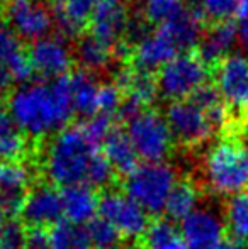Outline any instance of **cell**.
Wrapping results in <instances>:
<instances>
[{"label": "cell", "mask_w": 248, "mask_h": 249, "mask_svg": "<svg viewBox=\"0 0 248 249\" xmlns=\"http://www.w3.org/2000/svg\"><path fill=\"white\" fill-rule=\"evenodd\" d=\"M9 112L27 136L43 138L66 127L73 115L70 75L50 83H27L12 93Z\"/></svg>", "instance_id": "6da1fadb"}, {"label": "cell", "mask_w": 248, "mask_h": 249, "mask_svg": "<svg viewBox=\"0 0 248 249\" xmlns=\"http://www.w3.org/2000/svg\"><path fill=\"white\" fill-rule=\"evenodd\" d=\"M99 148L90 141L80 125L65 127L55 136L46 153L44 171L53 187L87 183V175Z\"/></svg>", "instance_id": "7a4b0ae2"}, {"label": "cell", "mask_w": 248, "mask_h": 249, "mask_svg": "<svg viewBox=\"0 0 248 249\" xmlns=\"http://www.w3.org/2000/svg\"><path fill=\"white\" fill-rule=\"evenodd\" d=\"M202 192L208 188L216 195L243 194L248 187V149L233 138L211 146L202 163Z\"/></svg>", "instance_id": "3957f363"}, {"label": "cell", "mask_w": 248, "mask_h": 249, "mask_svg": "<svg viewBox=\"0 0 248 249\" xmlns=\"http://www.w3.org/2000/svg\"><path fill=\"white\" fill-rule=\"evenodd\" d=\"M177 171L167 163H139L129 177L121 181V188L128 197L146 210L150 217L158 219L165 212V205L173 185Z\"/></svg>", "instance_id": "277c9868"}, {"label": "cell", "mask_w": 248, "mask_h": 249, "mask_svg": "<svg viewBox=\"0 0 248 249\" xmlns=\"http://www.w3.org/2000/svg\"><path fill=\"white\" fill-rule=\"evenodd\" d=\"M126 132L143 163H163L172 154L173 136L165 115L146 108L126 122Z\"/></svg>", "instance_id": "5b68a950"}, {"label": "cell", "mask_w": 248, "mask_h": 249, "mask_svg": "<svg viewBox=\"0 0 248 249\" xmlns=\"http://www.w3.org/2000/svg\"><path fill=\"white\" fill-rule=\"evenodd\" d=\"M208 65L192 53H180L158 70V93L170 102L187 100L208 83Z\"/></svg>", "instance_id": "8992f818"}, {"label": "cell", "mask_w": 248, "mask_h": 249, "mask_svg": "<svg viewBox=\"0 0 248 249\" xmlns=\"http://www.w3.org/2000/svg\"><path fill=\"white\" fill-rule=\"evenodd\" d=\"M165 121L173 141L186 148L202 146L216 132L204 108L191 99L170 102L165 110Z\"/></svg>", "instance_id": "52a82bcc"}, {"label": "cell", "mask_w": 248, "mask_h": 249, "mask_svg": "<svg viewBox=\"0 0 248 249\" xmlns=\"http://www.w3.org/2000/svg\"><path fill=\"white\" fill-rule=\"evenodd\" d=\"M99 213L119 231L124 239L134 243L141 239L153 220L141 205L116 188L100 192Z\"/></svg>", "instance_id": "ba28073f"}, {"label": "cell", "mask_w": 248, "mask_h": 249, "mask_svg": "<svg viewBox=\"0 0 248 249\" xmlns=\"http://www.w3.org/2000/svg\"><path fill=\"white\" fill-rule=\"evenodd\" d=\"M7 26L27 41H39L53 26V14L41 0H9L5 5Z\"/></svg>", "instance_id": "9c48e42d"}, {"label": "cell", "mask_w": 248, "mask_h": 249, "mask_svg": "<svg viewBox=\"0 0 248 249\" xmlns=\"http://www.w3.org/2000/svg\"><path fill=\"white\" fill-rule=\"evenodd\" d=\"M216 89L229 110L248 108V58L229 54L216 70Z\"/></svg>", "instance_id": "30bf717a"}, {"label": "cell", "mask_w": 248, "mask_h": 249, "mask_svg": "<svg viewBox=\"0 0 248 249\" xmlns=\"http://www.w3.org/2000/svg\"><path fill=\"white\" fill-rule=\"evenodd\" d=\"M22 222L29 227H53L65 220L61 192L53 185H38L27 192L26 202L20 210Z\"/></svg>", "instance_id": "8fae6325"}, {"label": "cell", "mask_w": 248, "mask_h": 249, "mask_svg": "<svg viewBox=\"0 0 248 249\" xmlns=\"http://www.w3.org/2000/svg\"><path fill=\"white\" fill-rule=\"evenodd\" d=\"M27 54H29L34 73L50 80L68 75L73 61L72 51L65 43V37L57 36H46L39 41H34Z\"/></svg>", "instance_id": "7c38bea8"}, {"label": "cell", "mask_w": 248, "mask_h": 249, "mask_svg": "<svg viewBox=\"0 0 248 249\" xmlns=\"http://www.w3.org/2000/svg\"><path fill=\"white\" fill-rule=\"evenodd\" d=\"M89 24L90 36L116 50L117 44L129 33L131 19L121 0H100Z\"/></svg>", "instance_id": "4fadbf2b"}, {"label": "cell", "mask_w": 248, "mask_h": 249, "mask_svg": "<svg viewBox=\"0 0 248 249\" xmlns=\"http://www.w3.org/2000/svg\"><path fill=\"white\" fill-rule=\"evenodd\" d=\"M189 249H212L226 237L225 220L209 209H195L180 222Z\"/></svg>", "instance_id": "5bb4252c"}, {"label": "cell", "mask_w": 248, "mask_h": 249, "mask_svg": "<svg viewBox=\"0 0 248 249\" xmlns=\"http://www.w3.org/2000/svg\"><path fill=\"white\" fill-rule=\"evenodd\" d=\"M177 54H180V51L177 50L175 43L160 26L153 33L145 34L136 43V48L133 51L136 68H141L150 73L153 70H160L162 66H165Z\"/></svg>", "instance_id": "9a60e30c"}, {"label": "cell", "mask_w": 248, "mask_h": 249, "mask_svg": "<svg viewBox=\"0 0 248 249\" xmlns=\"http://www.w3.org/2000/svg\"><path fill=\"white\" fill-rule=\"evenodd\" d=\"M238 43V26L231 20L214 22L202 36L197 56L208 66H218Z\"/></svg>", "instance_id": "2e32d148"}, {"label": "cell", "mask_w": 248, "mask_h": 249, "mask_svg": "<svg viewBox=\"0 0 248 249\" xmlns=\"http://www.w3.org/2000/svg\"><path fill=\"white\" fill-rule=\"evenodd\" d=\"M204 16L199 12V9H186L184 7L177 16L163 22L160 27L175 43L177 50L180 53H189V50H194L199 46L202 36H204Z\"/></svg>", "instance_id": "e0dca14e"}, {"label": "cell", "mask_w": 248, "mask_h": 249, "mask_svg": "<svg viewBox=\"0 0 248 249\" xmlns=\"http://www.w3.org/2000/svg\"><path fill=\"white\" fill-rule=\"evenodd\" d=\"M61 200L65 220L82 226L95 219V213L99 212L100 192L87 183L72 185L61 190Z\"/></svg>", "instance_id": "ac0fdd59"}, {"label": "cell", "mask_w": 248, "mask_h": 249, "mask_svg": "<svg viewBox=\"0 0 248 249\" xmlns=\"http://www.w3.org/2000/svg\"><path fill=\"white\" fill-rule=\"evenodd\" d=\"M102 153L107 158L111 164H113L114 171L123 181L126 177L133 173L138 166V153H136L134 146H133L131 139H129L128 132L123 127H114L102 142Z\"/></svg>", "instance_id": "d6986e66"}, {"label": "cell", "mask_w": 248, "mask_h": 249, "mask_svg": "<svg viewBox=\"0 0 248 249\" xmlns=\"http://www.w3.org/2000/svg\"><path fill=\"white\" fill-rule=\"evenodd\" d=\"M100 0H60L55 10V22L63 36H78L90 22Z\"/></svg>", "instance_id": "ffe728a7"}, {"label": "cell", "mask_w": 248, "mask_h": 249, "mask_svg": "<svg viewBox=\"0 0 248 249\" xmlns=\"http://www.w3.org/2000/svg\"><path fill=\"white\" fill-rule=\"evenodd\" d=\"M72 83V107L73 114L87 119L99 114V90L100 85L85 70L70 73Z\"/></svg>", "instance_id": "44dd1931"}, {"label": "cell", "mask_w": 248, "mask_h": 249, "mask_svg": "<svg viewBox=\"0 0 248 249\" xmlns=\"http://www.w3.org/2000/svg\"><path fill=\"white\" fill-rule=\"evenodd\" d=\"M204 195L202 188L192 177H182L173 185L165 205V215L172 222H182L197 207L199 200Z\"/></svg>", "instance_id": "7402d4cb"}, {"label": "cell", "mask_w": 248, "mask_h": 249, "mask_svg": "<svg viewBox=\"0 0 248 249\" xmlns=\"http://www.w3.org/2000/svg\"><path fill=\"white\" fill-rule=\"evenodd\" d=\"M136 249H189L184 236L169 219H153L143 237L134 243Z\"/></svg>", "instance_id": "603a6c76"}, {"label": "cell", "mask_w": 248, "mask_h": 249, "mask_svg": "<svg viewBox=\"0 0 248 249\" xmlns=\"http://www.w3.org/2000/svg\"><path fill=\"white\" fill-rule=\"evenodd\" d=\"M223 212L226 236L248 246V194L228 197Z\"/></svg>", "instance_id": "cb8c5ba5"}, {"label": "cell", "mask_w": 248, "mask_h": 249, "mask_svg": "<svg viewBox=\"0 0 248 249\" xmlns=\"http://www.w3.org/2000/svg\"><path fill=\"white\" fill-rule=\"evenodd\" d=\"M26 151V134L19 129L9 108L0 107V160L17 161Z\"/></svg>", "instance_id": "d4e9b609"}, {"label": "cell", "mask_w": 248, "mask_h": 249, "mask_svg": "<svg viewBox=\"0 0 248 249\" xmlns=\"http://www.w3.org/2000/svg\"><path fill=\"white\" fill-rule=\"evenodd\" d=\"M114 56V48L104 44L94 36H85L76 44V59L85 71H100L111 65Z\"/></svg>", "instance_id": "484cf974"}, {"label": "cell", "mask_w": 248, "mask_h": 249, "mask_svg": "<svg viewBox=\"0 0 248 249\" xmlns=\"http://www.w3.org/2000/svg\"><path fill=\"white\" fill-rule=\"evenodd\" d=\"M50 244L51 249H92L87 227L75 226L68 220H61L51 227Z\"/></svg>", "instance_id": "4316f807"}, {"label": "cell", "mask_w": 248, "mask_h": 249, "mask_svg": "<svg viewBox=\"0 0 248 249\" xmlns=\"http://www.w3.org/2000/svg\"><path fill=\"white\" fill-rule=\"evenodd\" d=\"M87 232L92 241V249H119L124 246V237L119 231L100 215L87 224Z\"/></svg>", "instance_id": "83f0119b"}, {"label": "cell", "mask_w": 248, "mask_h": 249, "mask_svg": "<svg viewBox=\"0 0 248 249\" xmlns=\"http://www.w3.org/2000/svg\"><path fill=\"white\" fill-rule=\"evenodd\" d=\"M29 171L19 161H0V194H27Z\"/></svg>", "instance_id": "f1b7e54d"}, {"label": "cell", "mask_w": 248, "mask_h": 249, "mask_svg": "<svg viewBox=\"0 0 248 249\" xmlns=\"http://www.w3.org/2000/svg\"><path fill=\"white\" fill-rule=\"evenodd\" d=\"M184 9V0H143V12L150 22L162 26Z\"/></svg>", "instance_id": "f546056e"}, {"label": "cell", "mask_w": 248, "mask_h": 249, "mask_svg": "<svg viewBox=\"0 0 248 249\" xmlns=\"http://www.w3.org/2000/svg\"><path fill=\"white\" fill-rule=\"evenodd\" d=\"M195 2L204 19H211L214 22L229 20L238 10V0H195Z\"/></svg>", "instance_id": "4dcf8cb0"}, {"label": "cell", "mask_w": 248, "mask_h": 249, "mask_svg": "<svg viewBox=\"0 0 248 249\" xmlns=\"http://www.w3.org/2000/svg\"><path fill=\"white\" fill-rule=\"evenodd\" d=\"M26 54L20 37L7 24H0V63L10 66L14 61Z\"/></svg>", "instance_id": "1f68e13d"}, {"label": "cell", "mask_w": 248, "mask_h": 249, "mask_svg": "<svg viewBox=\"0 0 248 249\" xmlns=\"http://www.w3.org/2000/svg\"><path fill=\"white\" fill-rule=\"evenodd\" d=\"M80 127H82V131L85 132L87 138H89L97 148H100L102 142L106 141V138L109 136V132L113 131L116 125H114L113 115L97 114V115H94V117L87 119Z\"/></svg>", "instance_id": "d6a6232c"}, {"label": "cell", "mask_w": 248, "mask_h": 249, "mask_svg": "<svg viewBox=\"0 0 248 249\" xmlns=\"http://www.w3.org/2000/svg\"><path fill=\"white\" fill-rule=\"evenodd\" d=\"M124 102V95L116 83H104L99 90V114L116 115Z\"/></svg>", "instance_id": "836d02e7"}, {"label": "cell", "mask_w": 248, "mask_h": 249, "mask_svg": "<svg viewBox=\"0 0 248 249\" xmlns=\"http://www.w3.org/2000/svg\"><path fill=\"white\" fill-rule=\"evenodd\" d=\"M27 227L19 220H7L3 234L0 237V249H26Z\"/></svg>", "instance_id": "e575fe53"}, {"label": "cell", "mask_w": 248, "mask_h": 249, "mask_svg": "<svg viewBox=\"0 0 248 249\" xmlns=\"http://www.w3.org/2000/svg\"><path fill=\"white\" fill-rule=\"evenodd\" d=\"M26 249H51L50 231L43 229V227H29Z\"/></svg>", "instance_id": "d590c367"}, {"label": "cell", "mask_w": 248, "mask_h": 249, "mask_svg": "<svg viewBox=\"0 0 248 249\" xmlns=\"http://www.w3.org/2000/svg\"><path fill=\"white\" fill-rule=\"evenodd\" d=\"M14 83L16 82H14V76H12V73H10L9 66L0 63V93L7 92Z\"/></svg>", "instance_id": "8d00e7d4"}, {"label": "cell", "mask_w": 248, "mask_h": 249, "mask_svg": "<svg viewBox=\"0 0 248 249\" xmlns=\"http://www.w3.org/2000/svg\"><path fill=\"white\" fill-rule=\"evenodd\" d=\"M238 44L248 54V17L242 19L238 24Z\"/></svg>", "instance_id": "74e56055"}, {"label": "cell", "mask_w": 248, "mask_h": 249, "mask_svg": "<svg viewBox=\"0 0 248 249\" xmlns=\"http://www.w3.org/2000/svg\"><path fill=\"white\" fill-rule=\"evenodd\" d=\"M212 249H248V246H245V244L238 243V241H235V239H231V237L226 236L225 239L218 244V246H214Z\"/></svg>", "instance_id": "f35d334b"}, {"label": "cell", "mask_w": 248, "mask_h": 249, "mask_svg": "<svg viewBox=\"0 0 248 249\" xmlns=\"http://www.w3.org/2000/svg\"><path fill=\"white\" fill-rule=\"evenodd\" d=\"M236 16L240 19H247L248 17V0H238V10H236Z\"/></svg>", "instance_id": "ab89813d"}, {"label": "cell", "mask_w": 248, "mask_h": 249, "mask_svg": "<svg viewBox=\"0 0 248 249\" xmlns=\"http://www.w3.org/2000/svg\"><path fill=\"white\" fill-rule=\"evenodd\" d=\"M5 213L2 212V209H0V237H2V234H3V229H5V224H7V220H5Z\"/></svg>", "instance_id": "60d3db41"}, {"label": "cell", "mask_w": 248, "mask_h": 249, "mask_svg": "<svg viewBox=\"0 0 248 249\" xmlns=\"http://www.w3.org/2000/svg\"><path fill=\"white\" fill-rule=\"evenodd\" d=\"M121 2H123V0H121Z\"/></svg>", "instance_id": "b9f144b4"}, {"label": "cell", "mask_w": 248, "mask_h": 249, "mask_svg": "<svg viewBox=\"0 0 248 249\" xmlns=\"http://www.w3.org/2000/svg\"><path fill=\"white\" fill-rule=\"evenodd\" d=\"M247 149H248V148H247Z\"/></svg>", "instance_id": "7bdbcfd3"}]
</instances>
